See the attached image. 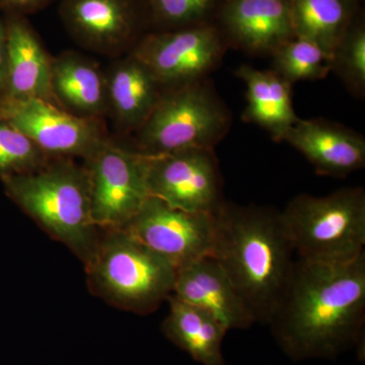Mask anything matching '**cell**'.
I'll return each instance as SVG.
<instances>
[{
  "label": "cell",
  "instance_id": "cell-8",
  "mask_svg": "<svg viewBox=\"0 0 365 365\" xmlns=\"http://www.w3.org/2000/svg\"><path fill=\"white\" fill-rule=\"evenodd\" d=\"M0 118L51 158L85 160L109 137L104 120L83 119L38 98L0 96Z\"/></svg>",
  "mask_w": 365,
  "mask_h": 365
},
{
  "label": "cell",
  "instance_id": "cell-9",
  "mask_svg": "<svg viewBox=\"0 0 365 365\" xmlns=\"http://www.w3.org/2000/svg\"><path fill=\"white\" fill-rule=\"evenodd\" d=\"M148 189L150 196L190 212L215 215L225 202L213 148H187L150 155Z\"/></svg>",
  "mask_w": 365,
  "mask_h": 365
},
{
  "label": "cell",
  "instance_id": "cell-25",
  "mask_svg": "<svg viewBox=\"0 0 365 365\" xmlns=\"http://www.w3.org/2000/svg\"><path fill=\"white\" fill-rule=\"evenodd\" d=\"M155 18L170 26H182L201 20L212 0H148Z\"/></svg>",
  "mask_w": 365,
  "mask_h": 365
},
{
  "label": "cell",
  "instance_id": "cell-2",
  "mask_svg": "<svg viewBox=\"0 0 365 365\" xmlns=\"http://www.w3.org/2000/svg\"><path fill=\"white\" fill-rule=\"evenodd\" d=\"M212 256L256 323L268 325L294 268V249L280 211L223 202L215 213Z\"/></svg>",
  "mask_w": 365,
  "mask_h": 365
},
{
  "label": "cell",
  "instance_id": "cell-15",
  "mask_svg": "<svg viewBox=\"0 0 365 365\" xmlns=\"http://www.w3.org/2000/svg\"><path fill=\"white\" fill-rule=\"evenodd\" d=\"M4 21L9 45V73L6 91L1 96L38 98L57 106L51 91L52 56L46 51L25 16L6 14Z\"/></svg>",
  "mask_w": 365,
  "mask_h": 365
},
{
  "label": "cell",
  "instance_id": "cell-11",
  "mask_svg": "<svg viewBox=\"0 0 365 365\" xmlns=\"http://www.w3.org/2000/svg\"><path fill=\"white\" fill-rule=\"evenodd\" d=\"M128 54L148 67L165 88L202 78L222 58V46L215 29L190 26L146 36Z\"/></svg>",
  "mask_w": 365,
  "mask_h": 365
},
{
  "label": "cell",
  "instance_id": "cell-14",
  "mask_svg": "<svg viewBox=\"0 0 365 365\" xmlns=\"http://www.w3.org/2000/svg\"><path fill=\"white\" fill-rule=\"evenodd\" d=\"M322 176L345 178L365 165V140L356 132L322 119H299L283 136Z\"/></svg>",
  "mask_w": 365,
  "mask_h": 365
},
{
  "label": "cell",
  "instance_id": "cell-26",
  "mask_svg": "<svg viewBox=\"0 0 365 365\" xmlns=\"http://www.w3.org/2000/svg\"><path fill=\"white\" fill-rule=\"evenodd\" d=\"M53 0H0V9L6 14H25L35 13L44 9Z\"/></svg>",
  "mask_w": 365,
  "mask_h": 365
},
{
  "label": "cell",
  "instance_id": "cell-6",
  "mask_svg": "<svg viewBox=\"0 0 365 365\" xmlns=\"http://www.w3.org/2000/svg\"><path fill=\"white\" fill-rule=\"evenodd\" d=\"M199 81L163 88L143 126L135 132L134 150L160 155L187 148H213L230 118L222 103Z\"/></svg>",
  "mask_w": 365,
  "mask_h": 365
},
{
  "label": "cell",
  "instance_id": "cell-21",
  "mask_svg": "<svg viewBox=\"0 0 365 365\" xmlns=\"http://www.w3.org/2000/svg\"><path fill=\"white\" fill-rule=\"evenodd\" d=\"M294 37L316 43L333 57L349 30L348 0H288Z\"/></svg>",
  "mask_w": 365,
  "mask_h": 365
},
{
  "label": "cell",
  "instance_id": "cell-18",
  "mask_svg": "<svg viewBox=\"0 0 365 365\" xmlns=\"http://www.w3.org/2000/svg\"><path fill=\"white\" fill-rule=\"evenodd\" d=\"M225 21L235 40L250 51L273 53L294 38L288 0H230Z\"/></svg>",
  "mask_w": 365,
  "mask_h": 365
},
{
  "label": "cell",
  "instance_id": "cell-7",
  "mask_svg": "<svg viewBox=\"0 0 365 365\" xmlns=\"http://www.w3.org/2000/svg\"><path fill=\"white\" fill-rule=\"evenodd\" d=\"M150 158L109 136L83 160L90 174L91 216L96 227L121 230L138 213L150 197Z\"/></svg>",
  "mask_w": 365,
  "mask_h": 365
},
{
  "label": "cell",
  "instance_id": "cell-16",
  "mask_svg": "<svg viewBox=\"0 0 365 365\" xmlns=\"http://www.w3.org/2000/svg\"><path fill=\"white\" fill-rule=\"evenodd\" d=\"M51 91L57 106L74 116L88 120L108 116L105 71L81 53L66 51L52 57Z\"/></svg>",
  "mask_w": 365,
  "mask_h": 365
},
{
  "label": "cell",
  "instance_id": "cell-22",
  "mask_svg": "<svg viewBox=\"0 0 365 365\" xmlns=\"http://www.w3.org/2000/svg\"><path fill=\"white\" fill-rule=\"evenodd\" d=\"M273 71L290 85L318 81L333 71L332 56L312 41L294 37L272 53Z\"/></svg>",
  "mask_w": 365,
  "mask_h": 365
},
{
  "label": "cell",
  "instance_id": "cell-4",
  "mask_svg": "<svg viewBox=\"0 0 365 365\" xmlns=\"http://www.w3.org/2000/svg\"><path fill=\"white\" fill-rule=\"evenodd\" d=\"M105 232L85 263L91 289L122 309L153 313L173 294L177 269L125 230Z\"/></svg>",
  "mask_w": 365,
  "mask_h": 365
},
{
  "label": "cell",
  "instance_id": "cell-24",
  "mask_svg": "<svg viewBox=\"0 0 365 365\" xmlns=\"http://www.w3.org/2000/svg\"><path fill=\"white\" fill-rule=\"evenodd\" d=\"M333 71L339 73L354 93L365 88V33L361 29L347 31L333 53Z\"/></svg>",
  "mask_w": 365,
  "mask_h": 365
},
{
  "label": "cell",
  "instance_id": "cell-20",
  "mask_svg": "<svg viewBox=\"0 0 365 365\" xmlns=\"http://www.w3.org/2000/svg\"><path fill=\"white\" fill-rule=\"evenodd\" d=\"M235 73L246 85L245 120L267 130L275 140L282 141L299 119L292 105V85L274 71L242 66Z\"/></svg>",
  "mask_w": 365,
  "mask_h": 365
},
{
  "label": "cell",
  "instance_id": "cell-10",
  "mask_svg": "<svg viewBox=\"0 0 365 365\" xmlns=\"http://www.w3.org/2000/svg\"><path fill=\"white\" fill-rule=\"evenodd\" d=\"M121 230L153 250L177 269L210 256L215 215L172 207L148 197L138 213Z\"/></svg>",
  "mask_w": 365,
  "mask_h": 365
},
{
  "label": "cell",
  "instance_id": "cell-12",
  "mask_svg": "<svg viewBox=\"0 0 365 365\" xmlns=\"http://www.w3.org/2000/svg\"><path fill=\"white\" fill-rule=\"evenodd\" d=\"M60 16L72 39L88 51L118 58L136 45L135 0H62Z\"/></svg>",
  "mask_w": 365,
  "mask_h": 365
},
{
  "label": "cell",
  "instance_id": "cell-17",
  "mask_svg": "<svg viewBox=\"0 0 365 365\" xmlns=\"http://www.w3.org/2000/svg\"><path fill=\"white\" fill-rule=\"evenodd\" d=\"M106 73L108 115L117 130L136 132L150 117L163 88L148 67L130 54L117 58Z\"/></svg>",
  "mask_w": 365,
  "mask_h": 365
},
{
  "label": "cell",
  "instance_id": "cell-1",
  "mask_svg": "<svg viewBox=\"0 0 365 365\" xmlns=\"http://www.w3.org/2000/svg\"><path fill=\"white\" fill-rule=\"evenodd\" d=\"M267 326L292 361L332 360L351 350L364 361L365 253L347 262L297 258Z\"/></svg>",
  "mask_w": 365,
  "mask_h": 365
},
{
  "label": "cell",
  "instance_id": "cell-23",
  "mask_svg": "<svg viewBox=\"0 0 365 365\" xmlns=\"http://www.w3.org/2000/svg\"><path fill=\"white\" fill-rule=\"evenodd\" d=\"M51 158L25 134L0 118V179L34 172Z\"/></svg>",
  "mask_w": 365,
  "mask_h": 365
},
{
  "label": "cell",
  "instance_id": "cell-13",
  "mask_svg": "<svg viewBox=\"0 0 365 365\" xmlns=\"http://www.w3.org/2000/svg\"><path fill=\"white\" fill-rule=\"evenodd\" d=\"M172 295L212 314L228 331L246 330L256 324L234 283L212 256L178 269Z\"/></svg>",
  "mask_w": 365,
  "mask_h": 365
},
{
  "label": "cell",
  "instance_id": "cell-27",
  "mask_svg": "<svg viewBox=\"0 0 365 365\" xmlns=\"http://www.w3.org/2000/svg\"><path fill=\"white\" fill-rule=\"evenodd\" d=\"M7 73H9V45H7V31L6 21L0 19V96L6 88Z\"/></svg>",
  "mask_w": 365,
  "mask_h": 365
},
{
  "label": "cell",
  "instance_id": "cell-5",
  "mask_svg": "<svg viewBox=\"0 0 365 365\" xmlns=\"http://www.w3.org/2000/svg\"><path fill=\"white\" fill-rule=\"evenodd\" d=\"M280 212L297 258L347 262L365 253V192L361 187L322 197L300 194Z\"/></svg>",
  "mask_w": 365,
  "mask_h": 365
},
{
  "label": "cell",
  "instance_id": "cell-3",
  "mask_svg": "<svg viewBox=\"0 0 365 365\" xmlns=\"http://www.w3.org/2000/svg\"><path fill=\"white\" fill-rule=\"evenodd\" d=\"M4 191L51 237L83 262L98 241L91 216L90 174L73 158H52L40 169L1 178Z\"/></svg>",
  "mask_w": 365,
  "mask_h": 365
},
{
  "label": "cell",
  "instance_id": "cell-19",
  "mask_svg": "<svg viewBox=\"0 0 365 365\" xmlns=\"http://www.w3.org/2000/svg\"><path fill=\"white\" fill-rule=\"evenodd\" d=\"M168 300L170 311L162 324L163 335L201 365H225L222 345L227 329L212 314L174 295Z\"/></svg>",
  "mask_w": 365,
  "mask_h": 365
}]
</instances>
